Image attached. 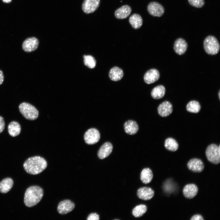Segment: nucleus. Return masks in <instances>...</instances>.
<instances>
[{
  "label": "nucleus",
  "instance_id": "2",
  "mask_svg": "<svg viewBox=\"0 0 220 220\" xmlns=\"http://www.w3.org/2000/svg\"><path fill=\"white\" fill-rule=\"evenodd\" d=\"M44 194L42 189L40 187L33 185L28 188L24 196V203L28 207H32L37 204L41 200Z\"/></svg>",
  "mask_w": 220,
  "mask_h": 220
},
{
  "label": "nucleus",
  "instance_id": "1",
  "mask_svg": "<svg viewBox=\"0 0 220 220\" xmlns=\"http://www.w3.org/2000/svg\"><path fill=\"white\" fill-rule=\"evenodd\" d=\"M47 163L43 157L36 156L28 159L24 162L23 167L25 170L32 175L39 174L46 168Z\"/></svg>",
  "mask_w": 220,
  "mask_h": 220
},
{
  "label": "nucleus",
  "instance_id": "15",
  "mask_svg": "<svg viewBox=\"0 0 220 220\" xmlns=\"http://www.w3.org/2000/svg\"><path fill=\"white\" fill-rule=\"evenodd\" d=\"M198 191V187L195 184H189L185 185L183 189L182 192L186 198L191 199L196 196Z\"/></svg>",
  "mask_w": 220,
  "mask_h": 220
},
{
  "label": "nucleus",
  "instance_id": "28",
  "mask_svg": "<svg viewBox=\"0 0 220 220\" xmlns=\"http://www.w3.org/2000/svg\"><path fill=\"white\" fill-rule=\"evenodd\" d=\"M147 208L145 204H140L136 206L132 210V214L135 217L138 218L142 216L147 211Z\"/></svg>",
  "mask_w": 220,
  "mask_h": 220
},
{
  "label": "nucleus",
  "instance_id": "25",
  "mask_svg": "<svg viewBox=\"0 0 220 220\" xmlns=\"http://www.w3.org/2000/svg\"><path fill=\"white\" fill-rule=\"evenodd\" d=\"M153 174L152 170L149 168H145L142 170L140 176L141 182L145 184L149 183L152 180Z\"/></svg>",
  "mask_w": 220,
  "mask_h": 220
},
{
  "label": "nucleus",
  "instance_id": "34",
  "mask_svg": "<svg viewBox=\"0 0 220 220\" xmlns=\"http://www.w3.org/2000/svg\"><path fill=\"white\" fill-rule=\"evenodd\" d=\"M4 80V75L2 71L0 70V85L2 84Z\"/></svg>",
  "mask_w": 220,
  "mask_h": 220
},
{
  "label": "nucleus",
  "instance_id": "21",
  "mask_svg": "<svg viewBox=\"0 0 220 220\" xmlns=\"http://www.w3.org/2000/svg\"><path fill=\"white\" fill-rule=\"evenodd\" d=\"M129 21L132 27L135 29L140 28L143 24V20L139 14L134 13L129 18Z\"/></svg>",
  "mask_w": 220,
  "mask_h": 220
},
{
  "label": "nucleus",
  "instance_id": "32",
  "mask_svg": "<svg viewBox=\"0 0 220 220\" xmlns=\"http://www.w3.org/2000/svg\"><path fill=\"white\" fill-rule=\"evenodd\" d=\"M5 127V122L4 118L0 116V134L4 130Z\"/></svg>",
  "mask_w": 220,
  "mask_h": 220
},
{
  "label": "nucleus",
  "instance_id": "20",
  "mask_svg": "<svg viewBox=\"0 0 220 220\" xmlns=\"http://www.w3.org/2000/svg\"><path fill=\"white\" fill-rule=\"evenodd\" d=\"M124 75L123 70L117 67H114L110 70L109 76L110 79L114 81H118L122 79Z\"/></svg>",
  "mask_w": 220,
  "mask_h": 220
},
{
  "label": "nucleus",
  "instance_id": "5",
  "mask_svg": "<svg viewBox=\"0 0 220 220\" xmlns=\"http://www.w3.org/2000/svg\"><path fill=\"white\" fill-rule=\"evenodd\" d=\"M205 154L207 160L211 163L218 164L220 162V145L211 144L206 150Z\"/></svg>",
  "mask_w": 220,
  "mask_h": 220
},
{
  "label": "nucleus",
  "instance_id": "30",
  "mask_svg": "<svg viewBox=\"0 0 220 220\" xmlns=\"http://www.w3.org/2000/svg\"><path fill=\"white\" fill-rule=\"evenodd\" d=\"M188 1L190 5L197 8H201L205 4L204 0H188Z\"/></svg>",
  "mask_w": 220,
  "mask_h": 220
},
{
  "label": "nucleus",
  "instance_id": "10",
  "mask_svg": "<svg viewBox=\"0 0 220 220\" xmlns=\"http://www.w3.org/2000/svg\"><path fill=\"white\" fill-rule=\"evenodd\" d=\"M188 168L194 173H200L202 172L204 167V165L201 160L197 158L190 159L187 163Z\"/></svg>",
  "mask_w": 220,
  "mask_h": 220
},
{
  "label": "nucleus",
  "instance_id": "23",
  "mask_svg": "<svg viewBox=\"0 0 220 220\" xmlns=\"http://www.w3.org/2000/svg\"><path fill=\"white\" fill-rule=\"evenodd\" d=\"M13 184V181L12 178H7L3 179L0 182V192L7 193L12 189Z\"/></svg>",
  "mask_w": 220,
  "mask_h": 220
},
{
  "label": "nucleus",
  "instance_id": "4",
  "mask_svg": "<svg viewBox=\"0 0 220 220\" xmlns=\"http://www.w3.org/2000/svg\"><path fill=\"white\" fill-rule=\"evenodd\" d=\"M203 46L205 52L210 55L216 54L220 50L219 43L217 38L212 35L206 37L204 42Z\"/></svg>",
  "mask_w": 220,
  "mask_h": 220
},
{
  "label": "nucleus",
  "instance_id": "27",
  "mask_svg": "<svg viewBox=\"0 0 220 220\" xmlns=\"http://www.w3.org/2000/svg\"><path fill=\"white\" fill-rule=\"evenodd\" d=\"M186 109L188 112L196 113L200 111L201 105L198 101L192 100L187 103L186 106Z\"/></svg>",
  "mask_w": 220,
  "mask_h": 220
},
{
  "label": "nucleus",
  "instance_id": "35",
  "mask_svg": "<svg viewBox=\"0 0 220 220\" xmlns=\"http://www.w3.org/2000/svg\"><path fill=\"white\" fill-rule=\"evenodd\" d=\"M2 1L5 3H9L11 2L12 0H2Z\"/></svg>",
  "mask_w": 220,
  "mask_h": 220
},
{
  "label": "nucleus",
  "instance_id": "18",
  "mask_svg": "<svg viewBox=\"0 0 220 220\" xmlns=\"http://www.w3.org/2000/svg\"><path fill=\"white\" fill-rule=\"evenodd\" d=\"M132 9L130 6L125 5L118 9L115 11V17L118 19H124L127 17L131 14Z\"/></svg>",
  "mask_w": 220,
  "mask_h": 220
},
{
  "label": "nucleus",
  "instance_id": "13",
  "mask_svg": "<svg viewBox=\"0 0 220 220\" xmlns=\"http://www.w3.org/2000/svg\"><path fill=\"white\" fill-rule=\"evenodd\" d=\"M160 77L159 71L156 69L152 68L148 70L145 73L144 79L146 83L150 84L158 81Z\"/></svg>",
  "mask_w": 220,
  "mask_h": 220
},
{
  "label": "nucleus",
  "instance_id": "29",
  "mask_svg": "<svg viewBox=\"0 0 220 220\" xmlns=\"http://www.w3.org/2000/svg\"><path fill=\"white\" fill-rule=\"evenodd\" d=\"M84 62L86 66L90 68H93L96 65V61L95 58L90 55L83 56Z\"/></svg>",
  "mask_w": 220,
  "mask_h": 220
},
{
  "label": "nucleus",
  "instance_id": "22",
  "mask_svg": "<svg viewBox=\"0 0 220 220\" xmlns=\"http://www.w3.org/2000/svg\"><path fill=\"white\" fill-rule=\"evenodd\" d=\"M21 130L20 126L17 122L13 121L11 122L8 126V130L9 135L12 137L18 135Z\"/></svg>",
  "mask_w": 220,
  "mask_h": 220
},
{
  "label": "nucleus",
  "instance_id": "31",
  "mask_svg": "<svg viewBox=\"0 0 220 220\" xmlns=\"http://www.w3.org/2000/svg\"><path fill=\"white\" fill-rule=\"evenodd\" d=\"M99 216L96 213H92L89 215L86 219L87 220H99Z\"/></svg>",
  "mask_w": 220,
  "mask_h": 220
},
{
  "label": "nucleus",
  "instance_id": "16",
  "mask_svg": "<svg viewBox=\"0 0 220 220\" xmlns=\"http://www.w3.org/2000/svg\"><path fill=\"white\" fill-rule=\"evenodd\" d=\"M154 192L151 188L144 187L139 188L137 192V195L140 199L145 200H149L154 196Z\"/></svg>",
  "mask_w": 220,
  "mask_h": 220
},
{
  "label": "nucleus",
  "instance_id": "6",
  "mask_svg": "<svg viewBox=\"0 0 220 220\" xmlns=\"http://www.w3.org/2000/svg\"><path fill=\"white\" fill-rule=\"evenodd\" d=\"M85 142L88 145L97 143L100 138V134L98 130L95 128H91L87 130L84 136Z\"/></svg>",
  "mask_w": 220,
  "mask_h": 220
},
{
  "label": "nucleus",
  "instance_id": "12",
  "mask_svg": "<svg viewBox=\"0 0 220 220\" xmlns=\"http://www.w3.org/2000/svg\"><path fill=\"white\" fill-rule=\"evenodd\" d=\"M173 107L172 104L168 101H165L160 104L157 108L159 115L162 117L168 116L172 112Z\"/></svg>",
  "mask_w": 220,
  "mask_h": 220
},
{
  "label": "nucleus",
  "instance_id": "33",
  "mask_svg": "<svg viewBox=\"0 0 220 220\" xmlns=\"http://www.w3.org/2000/svg\"><path fill=\"white\" fill-rule=\"evenodd\" d=\"M190 220H204L203 217L200 215L196 214L193 216L190 219Z\"/></svg>",
  "mask_w": 220,
  "mask_h": 220
},
{
  "label": "nucleus",
  "instance_id": "26",
  "mask_svg": "<svg viewBox=\"0 0 220 220\" xmlns=\"http://www.w3.org/2000/svg\"><path fill=\"white\" fill-rule=\"evenodd\" d=\"M164 145L167 150L171 152L176 151L179 147L178 142L172 138H168L165 139Z\"/></svg>",
  "mask_w": 220,
  "mask_h": 220
},
{
  "label": "nucleus",
  "instance_id": "24",
  "mask_svg": "<svg viewBox=\"0 0 220 220\" xmlns=\"http://www.w3.org/2000/svg\"><path fill=\"white\" fill-rule=\"evenodd\" d=\"M166 92L165 87L162 85H158L154 87L152 90L151 95L154 99H159L163 98Z\"/></svg>",
  "mask_w": 220,
  "mask_h": 220
},
{
  "label": "nucleus",
  "instance_id": "8",
  "mask_svg": "<svg viewBox=\"0 0 220 220\" xmlns=\"http://www.w3.org/2000/svg\"><path fill=\"white\" fill-rule=\"evenodd\" d=\"M75 204L71 200H65L60 201L57 206V211L62 215H66L72 211L75 207Z\"/></svg>",
  "mask_w": 220,
  "mask_h": 220
},
{
  "label": "nucleus",
  "instance_id": "19",
  "mask_svg": "<svg viewBox=\"0 0 220 220\" xmlns=\"http://www.w3.org/2000/svg\"><path fill=\"white\" fill-rule=\"evenodd\" d=\"M124 130L126 133L130 135H134L139 130L138 126L135 121L130 120L126 121L124 124Z\"/></svg>",
  "mask_w": 220,
  "mask_h": 220
},
{
  "label": "nucleus",
  "instance_id": "9",
  "mask_svg": "<svg viewBox=\"0 0 220 220\" xmlns=\"http://www.w3.org/2000/svg\"><path fill=\"white\" fill-rule=\"evenodd\" d=\"M100 0H84L82 5V9L86 14L94 13L99 7Z\"/></svg>",
  "mask_w": 220,
  "mask_h": 220
},
{
  "label": "nucleus",
  "instance_id": "36",
  "mask_svg": "<svg viewBox=\"0 0 220 220\" xmlns=\"http://www.w3.org/2000/svg\"><path fill=\"white\" fill-rule=\"evenodd\" d=\"M220 90H219V92H218V97H219V100H220Z\"/></svg>",
  "mask_w": 220,
  "mask_h": 220
},
{
  "label": "nucleus",
  "instance_id": "3",
  "mask_svg": "<svg viewBox=\"0 0 220 220\" xmlns=\"http://www.w3.org/2000/svg\"><path fill=\"white\" fill-rule=\"evenodd\" d=\"M20 113L26 119L33 120L38 116V112L33 105L27 102H23L19 106Z\"/></svg>",
  "mask_w": 220,
  "mask_h": 220
},
{
  "label": "nucleus",
  "instance_id": "11",
  "mask_svg": "<svg viewBox=\"0 0 220 220\" xmlns=\"http://www.w3.org/2000/svg\"><path fill=\"white\" fill-rule=\"evenodd\" d=\"M39 41L35 37L29 38L23 42L22 47L25 52L30 53L36 50L38 48Z\"/></svg>",
  "mask_w": 220,
  "mask_h": 220
},
{
  "label": "nucleus",
  "instance_id": "7",
  "mask_svg": "<svg viewBox=\"0 0 220 220\" xmlns=\"http://www.w3.org/2000/svg\"><path fill=\"white\" fill-rule=\"evenodd\" d=\"M148 11L149 14L153 16L161 17L164 12V8L160 3L156 2H150L147 7Z\"/></svg>",
  "mask_w": 220,
  "mask_h": 220
},
{
  "label": "nucleus",
  "instance_id": "14",
  "mask_svg": "<svg viewBox=\"0 0 220 220\" xmlns=\"http://www.w3.org/2000/svg\"><path fill=\"white\" fill-rule=\"evenodd\" d=\"M188 46V44L185 39L182 38H179L174 42L173 48L175 52L180 55L185 53Z\"/></svg>",
  "mask_w": 220,
  "mask_h": 220
},
{
  "label": "nucleus",
  "instance_id": "17",
  "mask_svg": "<svg viewBox=\"0 0 220 220\" xmlns=\"http://www.w3.org/2000/svg\"><path fill=\"white\" fill-rule=\"evenodd\" d=\"M112 144L107 142L101 147L97 152V156L100 159H103L108 157L111 153L113 149Z\"/></svg>",
  "mask_w": 220,
  "mask_h": 220
}]
</instances>
